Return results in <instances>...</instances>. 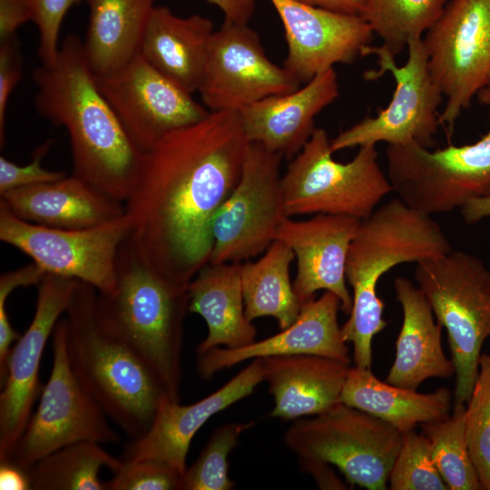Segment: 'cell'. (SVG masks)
I'll use <instances>...</instances> for the list:
<instances>
[{
  "mask_svg": "<svg viewBox=\"0 0 490 490\" xmlns=\"http://www.w3.org/2000/svg\"><path fill=\"white\" fill-rule=\"evenodd\" d=\"M415 279L446 330L455 367L454 403L466 404L490 336V270L477 257L452 250L416 263Z\"/></svg>",
  "mask_w": 490,
  "mask_h": 490,
  "instance_id": "8992f818",
  "label": "cell"
},
{
  "mask_svg": "<svg viewBox=\"0 0 490 490\" xmlns=\"http://www.w3.org/2000/svg\"><path fill=\"white\" fill-rule=\"evenodd\" d=\"M282 155L250 142L240 178L214 216L210 264L242 263L264 252L287 218Z\"/></svg>",
  "mask_w": 490,
  "mask_h": 490,
  "instance_id": "7c38bea8",
  "label": "cell"
},
{
  "mask_svg": "<svg viewBox=\"0 0 490 490\" xmlns=\"http://www.w3.org/2000/svg\"><path fill=\"white\" fill-rule=\"evenodd\" d=\"M425 34L428 66L446 99L439 123L452 131L490 82V0H450Z\"/></svg>",
  "mask_w": 490,
  "mask_h": 490,
  "instance_id": "4fadbf2b",
  "label": "cell"
},
{
  "mask_svg": "<svg viewBox=\"0 0 490 490\" xmlns=\"http://www.w3.org/2000/svg\"><path fill=\"white\" fill-rule=\"evenodd\" d=\"M300 82L267 56L248 24L224 19L209 44L198 89L210 112H237L267 97L299 88Z\"/></svg>",
  "mask_w": 490,
  "mask_h": 490,
  "instance_id": "9a60e30c",
  "label": "cell"
},
{
  "mask_svg": "<svg viewBox=\"0 0 490 490\" xmlns=\"http://www.w3.org/2000/svg\"><path fill=\"white\" fill-rule=\"evenodd\" d=\"M338 298L325 291L304 304L296 320L280 332L239 348H216L198 354L197 370L210 379L217 372L256 358L318 355L350 363L338 323Z\"/></svg>",
  "mask_w": 490,
  "mask_h": 490,
  "instance_id": "44dd1931",
  "label": "cell"
},
{
  "mask_svg": "<svg viewBox=\"0 0 490 490\" xmlns=\"http://www.w3.org/2000/svg\"><path fill=\"white\" fill-rule=\"evenodd\" d=\"M216 5L224 15L225 20L248 24L255 11L256 0H206Z\"/></svg>",
  "mask_w": 490,
  "mask_h": 490,
  "instance_id": "7bdbcfd3",
  "label": "cell"
},
{
  "mask_svg": "<svg viewBox=\"0 0 490 490\" xmlns=\"http://www.w3.org/2000/svg\"><path fill=\"white\" fill-rule=\"evenodd\" d=\"M452 392L440 387L418 393L379 380L371 368L350 367L341 393V403L365 411L401 433L417 424L446 418L452 407Z\"/></svg>",
  "mask_w": 490,
  "mask_h": 490,
  "instance_id": "83f0119b",
  "label": "cell"
},
{
  "mask_svg": "<svg viewBox=\"0 0 490 490\" xmlns=\"http://www.w3.org/2000/svg\"><path fill=\"white\" fill-rule=\"evenodd\" d=\"M97 86L132 144L142 153L166 134L204 119L210 111L139 54L122 69L95 75Z\"/></svg>",
  "mask_w": 490,
  "mask_h": 490,
  "instance_id": "2e32d148",
  "label": "cell"
},
{
  "mask_svg": "<svg viewBox=\"0 0 490 490\" xmlns=\"http://www.w3.org/2000/svg\"><path fill=\"white\" fill-rule=\"evenodd\" d=\"M213 24L208 17H180L155 6L149 17L140 54L153 68L186 92L198 91Z\"/></svg>",
  "mask_w": 490,
  "mask_h": 490,
  "instance_id": "484cf974",
  "label": "cell"
},
{
  "mask_svg": "<svg viewBox=\"0 0 490 490\" xmlns=\"http://www.w3.org/2000/svg\"><path fill=\"white\" fill-rule=\"evenodd\" d=\"M188 292L189 311L200 315L208 328L198 354L255 341L257 329L245 314L241 263H208L189 283Z\"/></svg>",
  "mask_w": 490,
  "mask_h": 490,
  "instance_id": "4316f807",
  "label": "cell"
},
{
  "mask_svg": "<svg viewBox=\"0 0 490 490\" xmlns=\"http://www.w3.org/2000/svg\"><path fill=\"white\" fill-rule=\"evenodd\" d=\"M298 2L327 9L329 11L348 14L360 15L365 0H296Z\"/></svg>",
  "mask_w": 490,
  "mask_h": 490,
  "instance_id": "bcb514c9",
  "label": "cell"
},
{
  "mask_svg": "<svg viewBox=\"0 0 490 490\" xmlns=\"http://www.w3.org/2000/svg\"><path fill=\"white\" fill-rule=\"evenodd\" d=\"M0 489L31 490V485L26 471L11 462L1 463Z\"/></svg>",
  "mask_w": 490,
  "mask_h": 490,
  "instance_id": "f6af8a7d",
  "label": "cell"
},
{
  "mask_svg": "<svg viewBox=\"0 0 490 490\" xmlns=\"http://www.w3.org/2000/svg\"><path fill=\"white\" fill-rule=\"evenodd\" d=\"M360 221L350 216L319 213L305 220L287 217L279 224L275 240L288 245L297 259L293 289L301 307L323 289L335 294L340 309L349 315L352 296L346 284V262Z\"/></svg>",
  "mask_w": 490,
  "mask_h": 490,
  "instance_id": "d6986e66",
  "label": "cell"
},
{
  "mask_svg": "<svg viewBox=\"0 0 490 490\" xmlns=\"http://www.w3.org/2000/svg\"><path fill=\"white\" fill-rule=\"evenodd\" d=\"M327 132L316 128L281 176L288 217L308 214L368 218L392 187L376 145H363L348 162L333 159Z\"/></svg>",
  "mask_w": 490,
  "mask_h": 490,
  "instance_id": "52a82bcc",
  "label": "cell"
},
{
  "mask_svg": "<svg viewBox=\"0 0 490 490\" xmlns=\"http://www.w3.org/2000/svg\"><path fill=\"white\" fill-rule=\"evenodd\" d=\"M96 297L94 287L78 281L64 314L68 358L110 420L135 439L148 430L162 402L171 398L153 372L101 324Z\"/></svg>",
  "mask_w": 490,
  "mask_h": 490,
  "instance_id": "5b68a950",
  "label": "cell"
},
{
  "mask_svg": "<svg viewBox=\"0 0 490 490\" xmlns=\"http://www.w3.org/2000/svg\"><path fill=\"white\" fill-rule=\"evenodd\" d=\"M23 73V56L16 35L0 41V143L5 142L6 107L9 96Z\"/></svg>",
  "mask_w": 490,
  "mask_h": 490,
  "instance_id": "ab89813d",
  "label": "cell"
},
{
  "mask_svg": "<svg viewBox=\"0 0 490 490\" xmlns=\"http://www.w3.org/2000/svg\"><path fill=\"white\" fill-rule=\"evenodd\" d=\"M349 363L318 355L263 358L264 381L273 397V417L316 416L341 402Z\"/></svg>",
  "mask_w": 490,
  "mask_h": 490,
  "instance_id": "cb8c5ba5",
  "label": "cell"
},
{
  "mask_svg": "<svg viewBox=\"0 0 490 490\" xmlns=\"http://www.w3.org/2000/svg\"><path fill=\"white\" fill-rule=\"evenodd\" d=\"M84 0H34L33 22L39 34L37 54L42 64H51L59 51L58 36L68 10Z\"/></svg>",
  "mask_w": 490,
  "mask_h": 490,
  "instance_id": "f35d334b",
  "label": "cell"
},
{
  "mask_svg": "<svg viewBox=\"0 0 490 490\" xmlns=\"http://www.w3.org/2000/svg\"><path fill=\"white\" fill-rule=\"evenodd\" d=\"M490 107V82L476 94ZM387 178L398 199L434 215L490 193V128L478 141L430 151L416 143L387 145Z\"/></svg>",
  "mask_w": 490,
  "mask_h": 490,
  "instance_id": "ba28073f",
  "label": "cell"
},
{
  "mask_svg": "<svg viewBox=\"0 0 490 490\" xmlns=\"http://www.w3.org/2000/svg\"><path fill=\"white\" fill-rule=\"evenodd\" d=\"M79 280L46 273L37 286L34 318L9 354L0 394V464L9 462L43 386L39 370L48 338L64 316Z\"/></svg>",
  "mask_w": 490,
  "mask_h": 490,
  "instance_id": "e0dca14e",
  "label": "cell"
},
{
  "mask_svg": "<svg viewBox=\"0 0 490 490\" xmlns=\"http://www.w3.org/2000/svg\"><path fill=\"white\" fill-rule=\"evenodd\" d=\"M122 216L85 229H57L24 221L0 205V240L29 256L45 273L71 278L100 292L113 289L116 260L130 234Z\"/></svg>",
  "mask_w": 490,
  "mask_h": 490,
  "instance_id": "5bb4252c",
  "label": "cell"
},
{
  "mask_svg": "<svg viewBox=\"0 0 490 490\" xmlns=\"http://www.w3.org/2000/svg\"><path fill=\"white\" fill-rule=\"evenodd\" d=\"M402 443L389 475L391 490H447L431 453L428 438L410 430Z\"/></svg>",
  "mask_w": 490,
  "mask_h": 490,
  "instance_id": "d590c367",
  "label": "cell"
},
{
  "mask_svg": "<svg viewBox=\"0 0 490 490\" xmlns=\"http://www.w3.org/2000/svg\"><path fill=\"white\" fill-rule=\"evenodd\" d=\"M278 13L287 42L283 67L308 83L336 64L362 55L373 31L358 15L337 13L296 0H270Z\"/></svg>",
  "mask_w": 490,
  "mask_h": 490,
  "instance_id": "ac0fdd59",
  "label": "cell"
},
{
  "mask_svg": "<svg viewBox=\"0 0 490 490\" xmlns=\"http://www.w3.org/2000/svg\"><path fill=\"white\" fill-rule=\"evenodd\" d=\"M53 362L36 410L9 462L26 469L45 456L79 442L117 444L110 418L74 372L67 355L66 326L61 318L53 332ZM7 463V462H6Z\"/></svg>",
  "mask_w": 490,
  "mask_h": 490,
  "instance_id": "8fae6325",
  "label": "cell"
},
{
  "mask_svg": "<svg viewBox=\"0 0 490 490\" xmlns=\"http://www.w3.org/2000/svg\"><path fill=\"white\" fill-rule=\"evenodd\" d=\"M451 250L441 226L397 197L361 220L347 257L352 309L341 327L344 340L353 345L354 366L371 368L373 338L387 327L377 291L381 277L398 264L418 263Z\"/></svg>",
  "mask_w": 490,
  "mask_h": 490,
  "instance_id": "277c9868",
  "label": "cell"
},
{
  "mask_svg": "<svg viewBox=\"0 0 490 490\" xmlns=\"http://www.w3.org/2000/svg\"><path fill=\"white\" fill-rule=\"evenodd\" d=\"M339 94L334 67L320 73L293 92L272 95L239 112L249 142L282 157H295L315 131V117Z\"/></svg>",
  "mask_w": 490,
  "mask_h": 490,
  "instance_id": "7402d4cb",
  "label": "cell"
},
{
  "mask_svg": "<svg viewBox=\"0 0 490 490\" xmlns=\"http://www.w3.org/2000/svg\"><path fill=\"white\" fill-rule=\"evenodd\" d=\"M54 140L49 139L33 152V160L26 165H18L0 156V195L11 190L30 185L54 181L66 176L64 172L46 170L43 160L49 152Z\"/></svg>",
  "mask_w": 490,
  "mask_h": 490,
  "instance_id": "74e56055",
  "label": "cell"
},
{
  "mask_svg": "<svg viewBox=\"0 0 490 490\" xmlns=\"http://www.w3.org/2000/svg\"><path fill=\"white\" fill-rule=\"evenodd\" d=\"M464 220L475 224L485 218L490 217V193L468 201L461 208Z\"/></svg>",
  "mask_w": 490,
  "mask_h": 490,
  "instance_id": "7dc6e473",
  "label": "cell"
},
{
  "mask_svg": "<svg viewBox=\"0 0 490 490\" xmlns=\"http://www.w3.org/2000/svg\"><path fill=\"white\" fill-rule=\"evenodd\" d=\"M262 381L263 358H256L219 389L193 404L163 400L148 430L140 437L131 439L122 459L157 460L182 475L196 433L212 416L250 396Z\"/></svg>",
  "mask_w": 490,
  "mask_h": 490,
  "instance_id": "ffe728a7",
  "label": "cell"
},
{
  "mask_svg": "<svg viewBox=\"0 0 490 490\" xmlns=\"http://www.w3.org/2000/svg\"><path fill=\"white\" fill-rule=\"evenodd\" d=\"M408 57L398 66L395 57L383 46L368 45L362 55L377 56V70L365 77L377 79L389 73L395 80V91L387 106L375 117H366L330 141L333 152L363 145L416 143L430 149L439 124L437 109L443 93L434 80L423 38L407 44Z\"/></svg>",
  "mask_w": 490,
  "mask_h": 490,
  "instance_id": "30bf717a",
  "label": "cell"
},
{
  "mask_svg": "<svg viewBox=\"0 0 490 490\" xmlns=\"http://www.w3.org/2000/svg\"><path fill=\"white\" fill-rule=\"evenodd\" d=\"M24 279L16 270L2 273L0 276V380L3 384L11 346L20 338L12 327L6 311V300L13 290L23 287Z\"/></svg>",
  "mask_w": 490,
  "mask_h": 490,
  "instance_id": "60d3db41",
  "label": "cell"
},
{
  "mask_svg": "<svg viewBox=\"0 0 490 490\" xmlns=\"http://www.w3.org/2000/svg\"><path fill=\"white\" fill-rule=\"evenodd\" d=\"M34 0H0V41L16 35L25 22L33 21Z\"/></svg>",
  "mask_w": 490,
  "mask_h": 490,
  "instance_id": "b9f144b4",
  "label": "cell"
},
{
  "mask_svg": "<svg viewBox=\"0 0 490 490\" xmlns=\"http://www.w3.org/2000/svg\"><path fill=\"white\" fill-rule=\"evenodd\" d=\"M294 258L288 245L275 240L259 260L241 263L245 314L250 321L272 317L283 329L296 320L301 305L289 276Z\"/></svg>",
  "mask_w": 490,
  "mask_h": 490,
  "instance_id": "f546056e",
  "label": "cell"
},
{
  "mask_svg": "<svg viewBox=\"0 0 490 490\" xmlns=\"http://www.w3.org/2000/svg\"><path fill=\"white\" fill-rule=\"evenodd\" d=\"M397 299L403 311L402 326L396 341V357L386 382L416 390L432 377L455 375L451 359L444 353L442 326L422 290L404 277L394 282Z\"/></svg>",
  "mask_w": 490,
  "mask_h": 490,
  "instance_id": "d4e9b609",
  "label": "cell"
},
{
  "mask_svg": "<svg viewBox=\"0 0 490 490\" xmlns=\"http://www.w3.org/2000/svg\"><path fill=\"white\" fill-rule=\"evenodd\" d=\"M182 475L170 466L152 459L124 461L104 482L105 490H181Z\"/></svg>",
  "mask_w": 490,
  "mask_h": 490,
  "instance_id": "8d00e7d4",
  "label": "cell"
},
{
  "mask_svg": "<svg viewBox=\"0 0 490 490\" xmlns=\"http://www.w3.org/2000/svg\"><path fill=\"white\" fill-rule=\"evenodd\" d=\"M0 205L24 221L68 230L103 225L125 213L123 202L74 174L11 190L0 195Z\"/></svg>",
  "mask_w": 490,
  "mask_h": 490,
  "instance_id": "603a6c76",
  "label": "cell"
},
{
  "mask_svg": "<svg viewBox=\"0 0 490 490\" xmlns=\"http://www.w3.org/2000/svg\"><path fill=\"white\" fill-rule=\"evenodd\" d=\"M237 112H210L142 152L126 199L129 239L163 277L189 283L210 262L215 214L236 187L249 145Z\"/></svg>",
  "mask_w": 490,
  "mask_h": 490,
  "instance_id": "6da1fadb",
  "label": "cell"
},
{
  "mask_svg": "<svg viewBox=\"0 0 490 490\" xmlns=\"http://www.w3.org/2000/svg\"><path fill=\"white\" fill-rule=\"evenodd\" d=\"M302 469L308 472L315 479L318 486L321 489H347V485L341 482L331 465L321 461H299Z\"/></svg>",
  "mask_w": 490,
  "mask_h": 490,
  "instance_id": "ee69618b",
  "label": "cell"
},
{
  "mask_svg": "<svg viewBox=\"0 0 490 490\" xmlns=\"http://www.w3.org/2000/svg\"><path fill=\"white\" fill-rule=\"evenodd\" d=\"M89 23L83 48L95 75L114 73L140 54L156 0H84Z\"/></svg>",
  "mask_w": 490,
  "mask_h": 490,
  "instance_id": "f1b7e54d",
  "label": "cell"
},
{
  "mask_svg": "<svg viewBox=\"0 0 490 490\" xmlns=\"http://www.w3.org/2000/svg\"><path fill=\"white\" fill-rule=\"evenodd\" d=\"M95 306L101 324L153 372L172 401H180L188 286L149 267L128 237L118 252L115 285L97 290Z\"/></svg>",
  "mask_w": 490,
  "mask_h": 490,
  "instance_id": "3957f363",
  "label": "cell"
},
{
  "mask_svg": "<svg viewBox=\"0 0 490 490\" xmlns=\"http://www.w3.org/2000/svg\"><path fill=\"white\" fill-rule=\"evenodd\" d=\"M446 5V0H365L359 15L396 57L409 40L422 37Z\"/></svg>",
  "mask_w": 490,
  "mask_h": 490,
  "instance_id": "1f68e13d",
  "label": "cell"
},
{
  "mask_svg": "<svg viewBox=\"0 0 490 490\" xmlns=\"http://www.w3.org/2000/svg\"><path fill=\"white\" fill-rule=\"evenodd\" d=\"M465 409L466 404L454 403L451 415L421 425L434 463L449 490L482 489L466 441Z\"/></svg>",
  "mask_w": 490,
  "mask_h": 490,
  "instance_id": "d6a6232c",
  "label": "cell"
},
{
  "mask_svg": "<svg viewBox=\"0 0 490 490\" xmlns=\"http://www.w3.org/2000/svg\"><path fill=\"white\" fill-rule=\"evenodd\" d=\"M34 106L68 134L74 176L125 202L136 179L142 152L132 144L101 93L84 55L83 41L68 34L56 58L36 67Z\"/></svg>",
  "mask_w": 490,
  "mask_h": 490,
  "instance_id": "7a4b0ae2",
  "label": "cell"
},
{
  "mask_svg": "<svg viewBox=\"0 0 490 490\" xmlns=\"http://www.w3.org/2000/svg\"><path fill=\"white\" fill-rule=\"evenodd\" d=\"M402 436L387 422L340 402L310 418L294 421L284 441L299 461L328 463L338 467L351 485L384 490Z\"/></svg>",
  "mask_w": 490,
  "mask_h": 490,
  "instance_id": "9c48e42d",
  "label": "cell"
},
{
  "mask_svg": "<svg viewBox=\"0 0 490 490\" xmlns=\"http://www.w3.org/2000/svg\"><path fill=\"white\" fill-rule=\"evenodd\" d=\"M122 462L101 444L79 442L45 456L25 471L31 490H105L101 469L106 467L114 473Z\"/></svg>",
  "mask_w": 490,
  "mask_h": 490,
  "instance_id": "4dcf8cb0",
  "label": "cell"
},
{
  "mask_svg": "<svg viewBox=\"0 0 490 490\" xmlns=\"http://www.w3.org/2000/svg\"><path fill=\"white\" fill-rule=\"evenodd\" d=\"M466 436L482 489L490 490V354H481L479 369L465 409Z\"/></svg>",
  "mask_w": 490,
  "mask_h": 490,
  "instance_id": "e575fe53",
  "label": "cell"
},
{
  "mask_svg": "<svg viewBox=\"0 0 490 490\" xmlns=\"http://www.w3.org/2000/svg\"><path fill=\"white\" fill-rule=\"evenodd\" d=\"M254 425L228 423L217 427L195 462L186 468L181 490H230L234 483L229 476L228 457L240 435Z\"/></svg>",
  "mask_w": 490,
  "mask_h": 490,
  "instance_id": "836d02e7",
  "label": "cell"
}]
</instances>
